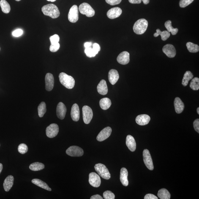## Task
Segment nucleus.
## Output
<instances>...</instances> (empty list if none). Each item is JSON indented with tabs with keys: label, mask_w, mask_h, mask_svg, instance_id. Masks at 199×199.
Returning a JSON list of instances; mask_svg holds the SVG:
<instances>
[{
	"label": "nucleus",
	"mask_w": 199,
	"mask_h": 199,
	"mask_svg": "<svg viewBox=\"0 0 199 199\" xmlns=\"http://www.w3.org/2000/svg\"><path fill=\"white\" fill-rule=\"evenodd\" d=\"M42 11L44 15L53 19L58 18L60 15V12L57 6L53 4H47L42 8Z\"/></svg>",
	"instance_id": "obj_1"
},
{
	"label": "nucleus",
	"mask_w": 199,
	"mask_h": 199,
	"mask_svg": "<svg viewBox=\"0 0 199 199\" xmlns=\"http://www.w3.org/2000/svg\"><path fill=\"white\" fill-rule=\"evenodd\" d=\"M60 82L63 86L68 89H72L75 85V80L71 76L64 72H62L59 76Z\"/></svg>",
	"instance_id": "obj_2"
},
{
	"label": "nucleus",
	"mask_w": 199,
	"mask_h": 199,
	"mask_svg": "<svg viewBox=\"0 0 199 199\" xmlns=\"http://www.w3.org/2000/svg\"><path fill=\"white\" fill-rule=\"evenodd\" d=\"M148 23L147 20L144 19H139L135 22L133 26L134 33L137 34H143L147 29Z\"/></svg>",
	"instance_id": "obj_3"
},
{
	"label": "nucleus",
	"mask_w": 199,
	"mask_h": 199,
	"mask_svg": "<svg viewBox=\"0 0 199 199\" xmlns=\"http://www.w3.org/2000/svg\"><path fill=\"white\" fill-rule=\"evenodd\" d=\"M96 171L98 173L100 176L105 180L109 179L111 174L108 169L106 166L102 163L96 164L94 166Z\"/></svg>",
	"instance_id": "obj_4"
},
{
	"label": "nucleus",
	"mask_w": 199,
	"mask_h": 199,
	"mask_svg": "<svg viewBox=\"0 0 199 199\" xmlns=\"http://www.w3.org/2000/svg\"><path fill=\"white\" fill-rule=\"evenodd\" d=\"M79 10L80 13L88 17H92L95 15V11L89 4L83 3L79 6Z\"/></svg>",
	"instance_id": "obj_5"
},
{
	"label": "nucleus",
	"mask_w": 199,
	"mask_h": 199,
	"mask_svg": "<svg viewBox=\"0 0 199 199\" xmlns=\"http://www.w3.org/2000/svg\"><path fill=\"white\" fill-rule=\"evenodd\" d=\"M66 153L72 157H80L83 155L84 151L83 149L79 147L72 146L66 150Z\"/></svg>",
	"instance_id": "obj_6"
},
{
	"label": "nucleus",
	"mask_w": 199,
	"mask_h": 199,
	"mask_svg": "<svg viewBox=\"0 0 199 199\" xmlns=\"http://www.w3.org/2000/svg\"><path fill=\"white\" fill-rule=\"evenodd\" d=\"M83 117L84 122L88 124L91 122L93 117V113L91 107L85 105L82 108Z\"/></svg>",
	"instance_id": "obj_7"
},
{
	"label": "nucleus",
	"mask_w": 199,
	"mask_h": 199,
	"mask_svg": "<svg viewBox=\"0 0 199 199\" xmlns=\"http://www.w3.org/2000/svg\"><path fill=\"white\" fill-rule=\"evenodd\" d=\"M68 18L69 22L75 23L78 21L79 19L78 8L76 5H74L69 10Z\"/></svg>",
	"instance_id": "obj_8"
},
{
	"label": "nucleus",
	"mask_w": 199,
	"mask_h": 199,
	"mask_svg": "<svg viewBox=\"0 0 199 199\" xmlns=\"http://www.w3.org/2000/svg\"><path fill=\"white\" fill-rule=\"evenodd\" d=\"M143 161L145 165L149 170H153L154 169L153 161L151 154L148 149H145L143 152Z\"/></svg>",
	"instance_id": "obj_9"
},
{
	"label": "nucleus",
	"mask_w": 199,
	"mask_h": 199,
	"mask_svg": "<svg viewBox=\"0 0 199 199\" xmlns=\"http://www.w3.org/2000/svg\"><path fill=\"white\" fill-rule=\"evenodd\" d=\"M59 128L57 124H52L48 126L46 129V133L47 137L49 138H53L58 135Z\"/></svg>",
	"instance_id": "obj_10"
},
{
	"label": "nucleus",
	"mask_w": 199,
	"mask_h": 199,
	"mask_svg": "<svg viewBox=\"0 0 199 199\" xmlns=\"http://www.w3.org/2000/svg\"><path fill=\"white\" fill-rule=\"evenodd\" d=\"M89 183L93 187H98L100 186L101 181L100 177L94 172L90 173L89 175Z\"/></svg>",
	"instance_id": "obj_11"
},
{
	"label": "nucleus",
	"mask_w": 199,
	"mask_h": 199,
	"mask_svg": "<svg viewBox=\"0 0 199 199\" xmlns=\"http://www.w3.org/2000/svg\"><path fill=\"white\" fill-rule=\"evenodd\" d=\"M162 50L163 53L169 58H173L176 56V50L172 44H166L164 46Z\"/></svg>",
	"instance_id": "obj_12"
},
{
	"label": "nucleus",
	"mask_w": 199,
	"mask_h": 199,
	"mask_svg": "<svg viewBox=\"0 0 199 199\" xmlns=\"http://www.w3.org/2000/svg\"><path fill=\"white\" fill-rule=\"evenodd\" d=\"M112 132V129L110 127H107L101 131L97 137L98 141H104L109 137Z\"/></svg>",
	"instance_id": "obj_13"
},
{
	"label": "nucleus",
	"mask_w": 199,
	"mask_h": 199,
	"mask_svg": "<svg viewBox=\"0 0 199 199\" xmlns=\"http://www.w3.org/2000/svg\"><path fill=\"white\" fill-rule=\"evenodd\" d=\"M45 89L48 91L53 89L54 85V79L53 74L47 73L45 77Z\"/></svg>",
	"instance_id": "obj_14"
},
{
	"label": "nucleus",
	"mask_w": 199,
	"mask_h": 199,
	"mask_svg": "<svg viewBox=\"0 0 199 199\" xmlns=\"http://www.w3.org/2000/svg\"><path fill=\"white\" fill-rule=\"evenodd\" d=\"M66 107L62 102H59L56 107V114L58 117L61 120H63L65 117L66 114Z\"/></svg>",
	"instance_id": "obj_15"
},
{
	"label": "nucleus",
	"mask_w": 199,
	"mask_h": 199,
	"mask_svg": "<svg viewBox=\"0 0 199 199\" xmlns=\"http://www.w3.org/2000/svg\"><path fill=\"white\" fill-rule=\"evenodd\" d=\"M129 53L127 51H123L118 55L117 58V61L119 64L125 65L129 62Z\"/></svg>",
	"instance_id": "obj_16"
},
{
	"label": "nucleus",
	"mask_w": 199,
	"mask_h": 199,
	"mask_svg": "<svg viewBox=\"0 0 199 199\" xmlns=\"http://www.w3.org/2000/svg\"><path fill=\"white\" fill-rule=\"evenodd\" d=\"M122 10L120 8L115 7L111 9L107 12V16L108 18L113 19L119 17L121 15Z\"/></svg>",
	"instance_id": "obj_17"
},
{
	"label": "nucleus",
	"mask_w": 199,
	"mask_h": 199,
	"mask_svg": "<svg viewBox=\"0 0 199 199\" xmlns=\"http://www.w3.org/2000/svg\"><path fill=\"white\" fill-rule=\"evenodd\" d=\"M151 120V118L148 115H139L136 118V122L137 124L140 125H145L148 124Z\"/></svg>",
	"instance_id": "obj_18"
},
{
	"label": "nucleus",
	"mask_w": 199,
	"mask_h": 199,
	"mask_svg": "<svg viewBox=\"0 0 199 199\" xmlns=\"http://www.w3.org/2000/svg\"><path fill=\"white\" fill-rule=\"evenodd\" d=\"M108 78L109 81L112 85H114L118 81L119 78V75L116 70L112 69L108 73Z\"/></svg>",
	"instance_id": "obj_19"
},
{
	"label": "nucleus",
	"mask_w": 199,
	"mask_h": 199,
	"mask_svg": "<svg viewBox=\"0 0 199 199\" xmlns=\"http://www.w3.org/2000/svg\"><path fill=\"white\" fill-rule=\"evenodd\" d=\"M71 114L73 120L76 122L79 120L80 118V110L79 106L77 104H74L72 105Z\"/></svg>",
	"instance_id": "obj_20"
},
{
	"label": "nucleus",
	"mask_w": 199,
	"mask_h": 199,
	"mask_svg": "<svg viewBox=\"0 0 199 199\" xmlns=\"http://www.w3.org/2000/svg\"><path fill=\"white\" fill-rule=\"evenodd\" d=\"M126 145L130 151H134L136 149V143L135 139L130 135H128L126 138Z\"/></svg>",
	"instance_id": "obj_21"
},
{
	"label": "nucleus",
	"mask_w": 199,
	"mask_h": 199,
	"mask_svg": "<svg viewBox=\"0 0 199 199\" xmlns=\"http://www.w3.org/2000/svg\"><path fill=\"white\" fill-rule=\"evenodd\" d=\"M98 92L100 94L105 95L108 93V87L106 82L105 80H102L100 82L97 86Z\"/></svg>",
	"instance_id": "obj_22"
},
{
	"label": "nucleus",
	"mask_w": 199,
	"mask_h": 199,
	"mask_svg": "<svg viewBox=\"0 0 199 199\" xmlns=\"http://www.w3.org/2000/svg\"><path fill=\"white\" fill-rule=\"evenodd\" d=\"M174 105L175 111L177 113L180 114L184 110V104L179 97H177L175 99Z\"/></svg>",
	"instance_id": "obj_23"
},
{
	"label": "nucleus",
	"mask_w": 199,
	"mask_h": 199,
	"mask_svg": "<svg viewBox=\"0 0 199 199\" xmlns=\"http://www.w3.org/2000/svg\"><path fill=\"white\" fill-rule=\"evenodd\" d=\"M128 172L127 169L124 167L122 168L120 171V180L123 186H127L128 185Z\"/></svg>",
	"instance_id": "obj_24"
},
{
	"label": "nucleus",
	"mask_w": 199,
	"mask_h": 199,
	"mask_svg": "<svg viewBox=\"0 0 199 199\" xmlns=\"http://www.w3.org/2000/svg\"><path fill=\"white\" fill-rule=\"evenodd\" d=\"M14 178L13 177L10 175L5 178L4 181V187L6 192H8L12 187L13 184Z\"/></svg>",
	"instance_id": "obj_25"
},
{
	"label": "nucleus",
	"mask_w": 199,
	"mask_h": 199,
	"mask_svg": "<svg viewBox=\"0 0 199 199\" xmlns=\"http://www.w3.org/2000/svg\"><path fill=\"white\" fill-rule=\"evenodd\" d=\"M99 104L102 109L107 110L110 108L111 105V101L108 98H104L100 101Z\"/></svg>",
	"instance_id": "obj_26"
},
{
	"label": "nucleus",
	"mask_w": 199,
	"mask_h": 199,
	"mask_svg": "<svg viewBox=\"0 0 199 199\" xmlns=\"http://www.w3.org/2000/svg\"><path fill=\"white\" fill-rule=\"evenodd\" d=\"M31 181H32L33 184L36 185V186H39V187L42 188V189L48 191H51V189L49 187L47 183L40 180L36 178V179H33Z\"/></svg>",
	"instance_id": "obj_27"
},
{
	"label": "nucleus",
	"mask_w": 199,
	"mask_h": 199,
	"mask_svg": "<svg viewBox=\"0 0 199 199\" xmlns=\"http://www.w3.org/2000/svg\"><path fill=\"white\" fill-rule=\"evenodd\" d=\"M194 77L193 74L189 71H187L184 74L182 80V84L183 86H187L189 80H192Z\"/></svg>",
	"instance_id": "obj_28"
},
{
	"label": "nucleus",
	"mask_w": 199,
	"mask_h": 199,
	"mask_svg": "<svg viewBox=\"0 0 199 199\" xmlns=\"http://www.w3.org/2000/svg\"><path fill=\"white\" fill-rule=\"evenodd\" d=\"M157 195L161 199H170L171 197L170 192L165 189H160L158 192Z\"/></svg>",
	"instance_id": "obj_29"
},
{
	"label": "nucleus",
	"mask_w": 199,
	"mask_h": 199,
	"mask_svg": "<svg viewBox=\"0 0 199 199\" xmlns=\"http://www.w3.org/2000/svg\"><path fill=\"white\" fill-rule=\"evenodd\" d=\"M45 166L43 163L39 162H35L29 166L30 169L33 171H38L43 169Z\"/></svg>",
	"instance_id": "obj_30"
},
{
	"label": "nucleus",
	"mask_w": 199,
	"mask_h": 199,
	"mask_svg": "<svg viewBox=\"0 0 199 199\" xmlns=\"http://www.w3.org/2000/svg\"><path fill=\"white\" fill-rule=\"evenodd\" d=\"M0 6L1 10L4 13L7 14L9 13L10 11V6L6 0H1L0 1Z\"/></svg>",
	"instance_id": "obj_31"
},
{
	"label": "nucleus",
	"mask_w": 199,
	"mask_h": 199,
	"mask_svg": "<svg viewBox=\"0 0 199 199\" xmlns=\"http://www.w3.org/2000/svg\"><path fill=\"white\" fill-rule=\"evenodd\" d=\"M165 27L169 32H171L173 35H175L178 32L177 28H174L172 25V22L170 20H168L165 23Z\"/></svg>",
	"instance_id": "obj_32"
},
{
	"label": "nucleus",
	"mask_w": 199,
	"mask_h": 199,
	"mask_svg": "<svg viewBox=\"0 0 199 199\" xmlns=\"http://www.w3.org/2000/svg\"><path fill=\"white\" fill-rule=\"evenodd\" d=\"M186 46L189 51L192 53H196L199 50V46L192 42H188L186 44Z\"/></svg>",
	"instance_id": "obj_33"
},
{
	"label": "nucleus",
	"mask_w": 199,
	"mask_h": 199,
	"mask_svg": "<svg viewBox=\"0 0 199 199\" xmlns=\"http://www.w3.org/2000/svg\"><path fill=\"white\" fill-rule=\"evenodd\" d=\"M38 111L39 117H42L47 111L46 105L44 102H42L38 107Z\"/></svg>",
	"instance_id": "obj_34"
},
{
	"label": "nucleus",
	"mask_w": 199,
	"mask_h": 199,
	"mask_svg": "<svg viewBox=\"0 0 199 199\" xmlns=\"http://www.w3.org/2000/svg\"><path fill=\"white\" fill-rule=\"evenodd\" d=\"M189 86L194 91H198L199 89V79L198 77H195L192 78Z\"/></svg>",
	"instance_id": "obj_35"
},
{
	"label": "nucleus",
	"mask_w": 199,
	"mask_h": 199,
	"mask_svg": "<svg viewBox=\"0 0 199 199\" xmlns=\"http://www.w3.org/2000/svg\"><path fill=\"white\" fill-rule=\"evenodd\" d=\"M19 152L20 154H24L25 153L27 152L28 151V148L27 145L24 143L20 144L19 145L18 148Z\"/></svg>",
	"instance_id": "obj_36"
},
{
	"label": "nucleus",
	"mask_w": 199,
	"mask_h": 199,
	"mask_svg": "<svg viewBox=\"0 0 199 199\" xmlns=\"http://www.w3.org/2000/svg\"><path fill=\"white\" fill-rule=\"evenodd\" d=\"M85 53H86V56L89 58L94 57L96 55L94 50L91 47L85 48Z\"/></svg>",
	"instance_id": "obj_37"
},
{
	"label": "nucleus",
	"mask_w": 199,
	"mask_h": 199,
	"mask_svg": "<svg viewBox=\"0 0 199 199\" xmlns=\"http://www.w3.org/2000/svg\"><path fill=\"white\" fill-rule=\"evenodd\" d=\"M103 196L105 199H114L115 198L114 194L110 191H105L104 192Z\"/></svg>",
	"instance_id": "obj_38"
},
{
	"label": "nucleus",
	"mask_w": 199,
	"mask_h": 199,
	"mask_svg": "<svg viewBox=\"0 0 199 199\" xmlns=\"http://www.w3.org/2000/svg\"><path fill=\"white\" fill-rule=\"evenodd\" d=\"M194 0H180V1L179 5L180 7L184 8L187 7L193 2Z\"/></svg>",
	"instance_id": "obj_39"
},
{
	"label": "nucleus",
	"mask_w": 199,
	"mask_h": 199,
	"mask_svg": "<svg viewBox=\"0 0 199 199\" xmlns=\"http://www.w3.org/2000/svg\"><path fill=\"white\" fill-rule=\"evenodd\" d=\"M160 35L161 36V39L163 41L166 40L167 39L170 37V32L167 31H164L161 32Z\"/></svg>",
	"instance_id": "obj_40"
},
{
	"label": "nucleus",
	"mask_w": 199,
	"mask_h": 199,
	"mask_svg": "<svg viewBox=\"0 0 199 199\" xmlns=\"http://www.w3.org/2000/svg\"><path fill=\"white\" fill-rule=\"evenodd\" d=\"M50 39L51 44H53L58 43L59 42L60 38L58 35L55 34L54 35L50 36Z\"/></svg>",
	"instance_id": "obj_41"
},
{
	"label": "nucleus",
	"mask_w": 199,
	"mask_h": 199,
	"mask_svg": "<svg viewBox=\"0 0 199 199\" xmlns=\"http://www.w3.org/2000/svg\"><path fill=\"white\" fill-rule=\"evenodd\" d=\"M60 48V44L59 43H57L53 44H51L50 45V51L52 52H56L57 51L59 50Z\"/></svg>",
	"instance_id": "obj_42"
},
{
	"label": "nucleus",
	"mask_w": 199,
	"mask_h": 199,
	"mask_svg": "<svg viewBox=\"0 0 199 199\" xmlns=\"http://www.w3.org/2000/svg\"><path fill=\"white\" fill-rule=\"evenodd\" d=\"M23 34V31L21 29L16 30L12 33V35L15 37H19Z\"/></svg>",
	"instance_id": "obj_43"
},
{
	"label": "nucleus",
	"mask_w": 199,
	"mask_h": 199,
	"mask_svg": "<svg viewBox=\"0 0 199 199\" xmlns=\"http://www.w3.org/2000/svg\"><path fill=\"white\" fill-rule=\"evenodd\" d=\"M121 1L122 0H105L107 4L112 6L120 4Z\"/></svg>",
	"instance_id": "obj_44"
},
{
	"label": "nucleus",
	"mask_w": 199,
	"mask_h": 199,
	"mask_svg": "<svg viewBox=\"0 0 199 199\" xmlns=\"http://www.w3.org/2000/svg\"><path fill=\"white\" fill-rule=\"evenodd\" d=\"M92 48L96 54H97L100 51V46L99 45V44L96 43L93 44Z\"/></svg>",
	"instance_id": "obj_45"
},
{
	"label": "nucleus",
	"mask_w": 199,
	"mask_h": 199,
	"mask_svg": "<svg viewBox=\"0 0 199 199\" xmlns=\"http://www.w3.org/2000/svg\"><path fill=\"white\" fill-rule=\"evenodd\" d=\"M193 125L194 129L196 131L199 133V119H197L194 121Z\"/></svg>",
	"instance_id": "obj_46"
},
{
	"label": "nucleus",
	"mask_w": 199,
	"mask_h": 199,
	"mask_svg": "<svg viewBox=\"0 0 199 199\" xmlns=\"http://www.w3.org/2000/svg\"><path fill=\"white\" fill-rule=\"evenodd\" d=\"M145 199H157V197L154 194H146L144 197Z\"/></svg>",
	"instance_id": "obj_47"
},
{
	"label": "nucleus",
	"mask_w": 199,
	"mask_h": 199,
	"mask_svg": "<svg viewBox=\"0 0 199 199\" xmlns=\"http://www.w3.org/2000/svg\"><path fill=\"white\" fill-rule=\"evenodd\" d=\"M142 1V0H129V2L132 4H140Z\"/></svg>",
	"instance_id": "obj_48"
},
{
	"label": "nucleus",
	"mask_w": 199,
	"mask_h": 199,
	"mask_svg": "<svg viewBox=\"0 0 199 199\" xmlns=\"http://www.w3.org/2000/svg\"><path fill=\"white\" fill-rule=\"evenodd\" d=\"M91 199H102V197L99 195H95L92 196L91 198Z\"/></svg>",
	"instance_id": "obj_49"
},
{
	"label": "nucleus",
	"mask_w": 199,
	"mask_h": 199,
	"mask_svg": "<svg viewBox=\"0 0 199 199\" xmlns=\"http://www.w3.org/2000/svg\"><path fill=\"white\" fill-rule=\"evenodd\" d=\"M92 45V43L91 42H86L84 44V47L85 48H89L91 47Z\"/></svg>",
	"instance_id": "obj_50"
},
{
	"label": "nucleus",
	"mask_w": 199,
	"mask_h": 199,
	"mask_svg": "<svg viewBox=\"0 0 199 199\" xmlns=\"http://www.w3.org/2000/svg\"><path fill=\"white\" fill-rule=\"evenodd\" d=\"M156 32L154 33V37H157L159 36L160 35V33L162 32V31L159 29H157L156 30Z\"/></svg>",
	"instance_id": "obj_51"
},
{
	"label": "nucleus",
	"mask_w": 199,
	"mask_h": 199,
	"mask_svg": "<svg viewBox=\"0 0 199 199\" xmlns=\"http://www.w3.org/2000/svg\"><path fill=\"white\" fill-rule=\"evenodd\" d=\"M143 4H149L150 1V0H142Z\"/></svg>",
	"instance_id": "obj_52"
},
{
	"label": "nucleus",
	"mask_w": 199,
	"mask_h": 199,
	"mask_svg": "<svg viewBox=\"0 0 199 199\" xmlns=\"http://www.w3.org/2000/svg\"><path fill=\"white\" fill-rule=\"evenodd\" d=\"M3 169L2 164L0 163V174L1 173V171H2Z\"/></svg>",
	"instance_id": "obj_53"
},
{
	"label": "nucleus",
	"mask_w": 199,
	"mask_h": 199,
	"mask_svg": "<svg viewBox=\"0 0 199 199\" xmlns=\"http://www.w3.org/2000/svg\"><path fill=\"white\" fill-rule=\"evenodd\" d=\"M47 1H51V2H54V1H56V0H47Z\"/></svg>",
	"instance_id": "obj_54"
},
{
	"label": "nucleus",
	"mask_w": 199,
	"mask_h": 199,
	"mask_svg": "<svg viewBox=\"0 0 199 199\" xmlns=\"http://www.w3.org/2000/svg\"><path fill=\"white\" fill-rule=\"evenodd\" d=\"M197 113H198V114H199V107H198V108H197Z\"/></svg>",
	"instance_id": "obj_55"
},
{
	"label": "nucleus",
	"mask_w": 199,
	"mask_h": 199,
	"mask_svg": "<svg viewBox=\"0 0 199 199\" xmlns=\"http://www.w3.org/2000/svg\"><path fill=\"white\" fill-rule=\"evenodd\" d=\"M15 1H21V0H15Z\"/></svg>",
	"instance_id": "obj_56"
},
{
	"label": "nucleus",
	"mask_w": 199,
	"mask_h": 199,
	"mask_svg": "<svg viewBox=\"0 0 199 199\" xmlns=\"http://www.w3.org/2000/svg\"><path fill=\"white\" fill-rule=\"evenodd\" d=\"M0 49H1V48H0Z\"/></svg>",
	"instance_id": "obj_57"
}]
</instances>
